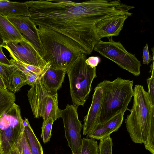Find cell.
Listing matches in <instances>:
<instances>
[{
    "instance_id": "1",
    "label": "cell",
    "mask_w": 154,
    "mask_h": 154,
    "mask_svg": "<svg viewBox=\"0 0 154 154\" xmlns=\"http://www.w3.org/2000/svg\"><path fill=\"white\" fill-rule=\"evenodd\" d=\"M29 17L37 26L62 34L79 44L91 54L100 40L95 24L122 10L119 0H91L76 2L69 0H40L25 2Z\"/></svg>"
},
{
    "instance_id": "2",
    "label": "cell",
    "mask_w": 154,
    "mask_h": 154,
    "mask_svg": "<svg viewBox=\"0 0 154 154\" xmlns=\"http://www.w3.org/2000/svg\"><path fill=\"white\" fill-rule=\"evenodd\" d=\"M37 30L42 58L50 67L66 70L82 53L87 55L86 51L76 42L55 31L38 26Z\"/></svg>"
},
{
    "instance_id": "3",
    "label": "cell",
    "mask_w": 154,
    "mask_h": 154,
    "mask_svg": "<svg viewBox=\"0 0 154 154\" xmlns=\"http://www.w3.org/2000/svg\"><path fill=\"white\" fill-rule=\"evenodd\" d=\"M133 96L132 106L125 123L133 142L144 143L149 127L154 125V106L151 104L147 92L142 85H135Z\"/></svg>"
},
{
    "instance_id": "4",
    "label": "cell",
    "mask_w": 154,
    "mask_h": 154,
    "mask_svg": "<svg viewBox=\"0 0 154 154\" xmlns=\"http://www.w3.org/2000/svg\"><path fill=\"white\" fill-rule=\"evenodd\" d=\"M97 85L103 93L98 123L105 124L116 115L128 109L133 95V80L118 77L113 81L104 80Z\"/></svg>"
},
{
    "instance_id": "5",
    "label": "cell",
    "mask_w": 154,
    "mask_h": 154,
    "mask_svg": "<svg viewBox=\"0 0 154 154\" xmlns=\"http://www.w3.org/2000/svg\"><path fill=\"white\" fill-rule=\"evenodd\" d=\"M86 55L82 53L66 70L73 104L78 107L84 105L91 90L93 80L97 77L96 67L92 68L85 61Z\"/></svg>"
},
{
    "instance_id": "6",
    "label": "cell",
    "mask_w": 154,
    "mask_h": 154,
    "mask_svg": "<svg viewBox=\"0 0 154 154\" xmlns=\"http://www.w3.org/2000/svg\"><path fill=\"white\" fill-rule=\"evenodd\" d=\"M30 86L27 95L34 117H42L43 122L50 118L54 121L61 118V109L58 105L57 92L49 91L40 81Z\"/></svg>"
},
{
    "instance_id": "7",
    "label": "cell",
    "mask_w": 154,
    "mask_h": 154,
    "mask_svg": "<svg viewBox=\"0 0 154 154\" xmlns=\"http://www.w3.org/2000/svg\"><path fill=\"white\" fill-rule=\"evenodd\" d=\"M19 106L15 103L0 116V154H10L24 130Z\"/></svg>"
},
{
    "instance_id": "8",
    "label": "cell",
    "mask_w": 154,
    "mask_h": 154,
    "mask_svg": "<svg viewBox=\"0 0 154 154\" xmlns=\"http://www.w3.org/2000/svg\"><path fill=\"white\" fill-rule=\"evenodd\" d=\"M108 42L101 40L95 45L94 50L112 61L119 66L136 76L140 74V61L134 54L128 51L121 43L109 37Z\"/></svg>"
},
{
    "instance_id": "9",
    "label": "cell",
    "mask_w": 154,
    "mask_h": 154,
    "mask_svg": "<svg viewBox=\"0 0 154 154\" xmlns=\"http://www.w3.org/2000/svg\"><path fill=\"white\" fill-rule=\"evenodd\" d=\"M77 109L78 107L73 104H67L60 112L63 121L65 137L72 154H80L82 142L81 134L82 125L78 118Z\"/></svg>"
},
{
    "instance_id": "10",
    "label": "cell",
    "mask_w": 154,
    "mask_h": 154,
    "mask_svg": "<svg viewBox=\"0 0 154 154\" xmlns=\"http://www.w3.org/2000/svg\"><path fill=\"white\" fill-rule=\"evenodd\" d=\"M3 47L15 60L39 67H43L47 64L33 46L25 39L6 42Z\"/></svg>"
},
{
    "instance_id": "11",
    "label": "cell",
    "mask_w": 154,
    "mask_h": 154,
    "mask_svg": "<svg viewBox=\"0 0 154 154\" xmlns=\"http://www.w3.org/2000/svg\"><path fill=\"white\" fill-rule=\"evenodd\" d=\"M7 17L24 39L33 46L42 58L43 54L40 44L37 27L30 18L21 16Z\"/></svg>"
},
{
    "instance_id": "12",
    "label": "cell",
    "mask_w": 154,
    "mask_h": 154,
    "mask_svg": "<svg viewBox=\"0 0 154 154\" xmlns=\"http://www.w3.org/2000/svg\"><path fill=\"white\" fill-rule=\"evenodd\" d=\"M128 17L124 14L116 15L106 17L96 23L95 31L99 40L105 37L118 36L123 29L125 21Z\"/></svg>"
},
{
    "instance_id": "13",
    "label": "cell",
    "mask_w": 154,
    "mask_h": 154,
    "mask_svg": "<svg viewBox=\"0 0 154 154\" xmlns=\"http://www.w3.org/2000/svg\"><path fill=\"white\" fill-rule=\"evenodd\" d=\"M103 100L101 88L97 85L94 89L91 103L86 115L84 117L82 125L83 135L88 134L98 123Z\"/></svg>"
},
{
    "instance_id": "14",
    "label": "cell",
    "mask_w": 154,
    "mask_h": 154,
    "mask_svg": "<svg viewBox=\"0 0 154 154\" xmlns=\"http://www.w3.org/2000/svg\"><path fill=\"white\" fill-rule=\"evenodd\" d=\"M66 73L65 69L50 67L40 81L49 91L56 93L61 88Z\"/></svg>"
},
{
    "instance_id": "15",
    "label": "cell",
    "mask_w": 154,
    "mask_h": 154,
    "mask_svg": "<svg viewBox=\"0 0 154 154\" xmlns=\"http://www.w3.org/2000/svg\"><path fill=\"white\" fill-rule=\"evenodd\" d=\"M0 15L6 17L19 16L29 17L28 8L25 2H21L0 0Z\"/></svg>"
},
{
    "instance_id": "16",
    "label": "cell",
    "mask_w": 154,
    "mask_h": 154,
    "mask_svg": "<svg viewBox=\"0 0 154 154\" xmlns=\"http://www.w3.org/2000/svg\"><path fill=\"white\" fill-rule=\"evenodd\" d=\"M0 37L4 43L25 39L7 17L1 15H0Z\"/></svg>"
},
{
    "instance_id": "17",
    "label": "cell",
    "mask_w": 154,
    "mask_h": 154,
    "mask_svg": "<svg viewBox=\"0 0 154 154\" xmlns=\"http://www.w3.org/2000/svg\"><path fill=\"white\" fill-rule=\"evenodd\" d=\"M24 131L30 148L32 154H43L42 147L27 118L23 120Z\"/></svg>"
},
{
    "instance_id": "18",
    "label": "cell",
    "mask_w": 154,
    "mask_h": 154,
    "mask_svg": "<svg viewBox=\"0 0 154 154\" xmlns=\"http://www.w3.org/2000/svg\"><path fill=\"white\" fill-rule=\"evenodd\" d=\"M15 101L14 93L0 88V116L13 106Z\"/></svg>"
},
{
    "instance_id": "19",
    "label": "cell",
    "mask_w": 154,
    "mask_h": 154,
    "mask_svg": "<svg viewBox=\"0 0 154 154\" xmlns=\"http://www.w3.org/2000/svg\"><path fill=\"white\" fill-rule=\"evenodd\" d=\"M80 154H99V146L93 138H83Z\"/></svg>"
},
{
    "instance_id": "20",
    "label": "cell",
    "mask_w": 154,
    "mask_h": 154,
    "mask_svg": "<svg viewBox=\"0 0 154 154\" xmlns=\"http://www.w3.org/2000/svg\"><path fill=\"white\" fill-rule=\"evenodd\" d=\"M12 70L13 72L11 75V92L14 93L19 91L22 86L25 85L26 79L24 74Z\"/></svg>"
},
{
    "instance_id": "21",
    "label": "cell",
    "mask_w": 154,
    "mask_h": 154,
    "mask_svg": "<svg viewBox=\"0 0 154 154\" xmlns=\"http://www.w3.org/2000/svg\"><path fill=\"white\" fill-rule=\"evenodd\" d=\"M125 113H120L111 118L105 123L109 135L113 132L116 131L122 125Z\"/></svg>"
},
{
    "instance_id": "22",
    "label": "cell",
    "mask_w": 154,
    "mask_h": 154,
    "mask_svg": "<svg viewBox=\"0 0 154 154\" xmlns=\"http://www.w3.org/2000/svg\"><path fill=\"white\" fill-rule=\"evenodd\" d=\"M107 127L105 124L98 123L87 134V137L97 140L109 136Z\"/></svg>"
},
{
    "instance_id": "23",
    "label": "cell",
    "mask_w": 154,
    "mask_h": 154,
    "mask_svg": "<svg viewBox=\"0 0 154 154\" xmlns=\"http://www.w3.org/2000/svg\"><path fill=\"white\" fill-rule=\"evenodd\" d=\"M12 72L10 66L0 63V76L4 82L6 89L11 92L12 89L11 75Z\"/></svg>"
},
{
    "instance_id": "24",
    "label": "cell",
    "mask_w": 154,
    "mask_h": 154,
    "mask_svg": "<svg viewBox=\"0 0 154 154\" xmlns=\"http://www.w3.org/2000/svg\"><path fill=\"white\" fill-rule=\"evenodd\" d=\"M99 146V154H112L113 143L110 135L100 139Z\"/></svg>"
},
{
    "instance_id": "25",
    "label": "cell",
    "mask_w": 154,
    "mask_h": 154,
    "mask_svg": "<svg viewBox=\"0 0 154 154\" xmlns=\"http://www.w3.org/2000/svg\"><path fill=\"white\" fill-rule=\"evenodd\" d=\"M54 122V121L52 118H50L45 122L43 123L41 137L42 138L44 143H46L50 140Z\"/></svg>"
},
{
    "instance_id": "26",
    "label": "cell",
    "mask_w": 154,
    "mask_h": 154,
    "mask_svg": "<svg viewBox=\"0 0 154 154\" xmlns=\"http://www.w3.org/2000/svg\"><path fill=\"white\" fill-rule=\"evenodd\" d=\"M14 146L19 148L23 154H32L30 146L24 130L19 137Z\"/></svg>"
},
{
    "instance_id": "27",
    "label": "cell",
    "mask_w": 154,
    "mask_h": 154,
    "mask_svg": "<svg viewBox=\"0 0 154 154\" xmlns=\"http://www.w3.org/2000/svg\"><path fill=\"white\" fill-rule=\"evenodd\" d=\"M151 77L147 79L148 91L147 92L151 104L154 106V75L153 60L151 68Z\"/></svg>"
},
{
    "instance_id": "28",
    "label": "cell",
    "mask_w": 154,
    "mask_h": 154,
    "mask_svg": "<svg viewBox=\"0 0 154 154\" xmlns=\"http://www.w3.org/2000/svg\"><path fill=\"white\" fill-rule=\"evenodd\" d=\"M50 66V63L49 62L41 72L38 73L32 74L30 75H25L26 79L25 85H28L31 86L38 81H41L43 75Z\"/></svg>"
},
{
    "instance_id": "29",
    "label": "cell",
    "mask_w": 154,
    "mask_h": 154,
    "mask_svg": "<svg viewBox=\"0 0 154 154\" xmlns=\"http://www.w3.org/2000/svg\"><path fill=\"white\" fill-rule=\"evenodd\" d=\"M142 58L143 63L144 64L148 65L151 60H153V56L152 57L149 54L147 44L143 48Z\"/></svg>"
},
{
    "instance_id": "30",
    "label": "cell",
    "mask_w": 154,
    "mask_h": 154,
    "mask_svg": "<svg viewBox=\"0 0 154 154\" xmlns=\"http://www.w3.org/2000/svg\"><path fill=\"white\" fill-rule=\"evenodd\" d=\"M100 62V58L97 56L89 57L87 58L85 61L88 65L92 68L96 67Z\"/></svg>"
},
{
    "instance_id": "31",
    "label": "cell",
    "mask_w": 154,
    "mask_h": 154,
    "mask_svg": "<svg viewBox=\"0 0 154 154\" xmlns=\"http://www.w3.org/2000/svg\"><path fill=\"white\" fill-rule=\"evenodd\" d=\"M0 63L4 65L10 66L11 64L9 60L4 54L2 47L0 46Z\"/></svg>"
},
{
    "instance_id": "32",
    "label": "cell",
    "mask_w": 154,
    "mask_h": 154,
    "mask_svg": "<svg viewBox=\"0 0 154 154\" xmlns=\"http://www.w3.org/2000/svg\"><path fill=\"white\" fill-rule=\"evenodd\" d=\"M10 154H23V153L19 148L14 146Z\"/></svg>"
},
{
    "instance_id": "33",
    "label": "cell",
    "mask_w": 154,
    "mask_h": 154,
    "mask_svg": "<svg viewBox=\"0 0 154 154\" xmlns=\"http://www.w3.org/2000/svg\"><path fill=\"white\" fill-rule=\"evenodd\" d=\"M0 88L2 89H6L4 82L0 76Z\"/></svg>"
},
{
    "instance_id": "34",
    "label": "cell",
    "mask_w": 154,
    "mask_h": 154,
    "mask_svg": "<svg viewBox=\"0 0 154 154\" xmlns=\"http://www.w3.org/2000/svg\"><path fill=\"white\" fill-rule=\"evenodd\" d=\"M5 45V43L3 42L2 39L0 37V46L3 47Z\"/></svg>"
}]
</instances>
